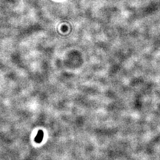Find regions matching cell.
<instances>
[{
    "label": "cell",
    "mask_w": 160,
    "mask_h": 160,
    "mask_svg": "<svg viewBox=\"0 0 160 160\" xmlns=\"http://www.w3.org/2000/svg\"><path fill=\"white\" fill-rule=\"evenodd\" d=\"M44 137V133L42 130H40L38 131V134L35 138V141L37 143H40L43 140Z\"/></svg>",
    "instance_id": "6da1fadb"
}]
</instances>
